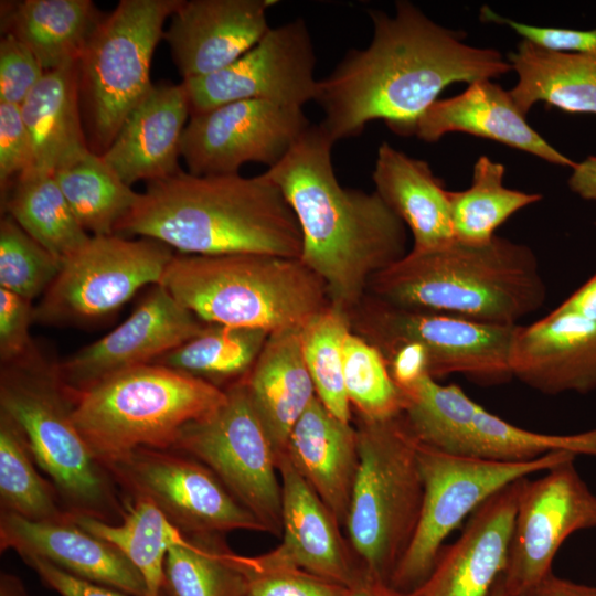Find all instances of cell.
I'll list each match as a JSON object with an SVG mask.
<instances>
[{"instance_id": "ba28073f", "label": "cell", "mask_w": 596, "mask_h": 596, "mask_svg": "<svg viewBox=\"0 0 596 596\" xmlns=\"http://www.w3.org/2000/svg\"><path fill=\"white\" fill-rule=\"evenodd\" d=\"M0 408L20 429L35 464L51 478L66 510L110 522L124 509L106 469L72 416V401L55 365L38 352L2 365Z\"/></svg>"}, {"instance_id": "8992f818", "label": "cell", "mask_w": 596, "mask_h": 596, "mask_svg": "<svg viewBox=\"0 0 596 596\" xmlns=\"http://www.w3.org/2000/svg\"><path fill=\"white\" fill-rule=\"evenodd\" d=\"M225 395L202 379L146 364L68 396L74 423L104 467L138 448H172L181 429L215 409Z\"/></svg>"}, {"instance_id": "74e56055", "label": "cell", "mask_w": 596, "mask_h": 596, "mask_svg": "<svg viewBox=\"0 0 596 596\" xmlns=\"http://www.w3.org/2000/svg\"><path fill=\"white\" fill-rule=\"evenodd\" d=\"M52 175L77 222L92 236L115 234L140 194L93 151Z\"/></svg>"}, {"instance_id": "603a6c76", "label": "cell", "mask_w": 596, "mask_h": 596, "mask_svg": "<svg viewBox=\"0 0 596 596\" xmlns=\"http://www.w3.org/2000/svg\"><path fill=\"white\" fill-rule=\"evenodd\" d=\"M0 546L17 551L21 557H41L72 575L129 595L147 596L138 570L116 547L71 519L39 522L1 511Z\"/></svg>"}, {"instance_id": "3957f363", "label": "cell", "mask_w": 596, "mask_h": 596, "mask_svg": "<svg viewBox=\"0 0 596 596\" xmlns=\"http://www.w3.org/2000/svg\"><path fill=\"white\" fill-rule=\"evenodd\" d=\"M180 254H266L300 259L302 235L281 190L264 173L196 175L179 171L147 183L116 227Z\"/></svg>"}, {"instance_id": "836d02e7", "label": "cell", "mask_w": 596, "mask_h": 596, "mask_svg": "<svg viewBox=\"0 0 596 596\" xmlns=\"http://www.w3.org/2000/svg\"><path fill=\"white\" fill-rule=\"evenodd\" d=\"M10 189L2 198L8 215L62 264L91 238L53 175L30 173Z\"/></svg>"}, {"instance_id": "83f0119b", "label": "cell", "mask_w": 596, "mask_h": 596, "mask_svg": "<svg viewBox=\"0 0 596 596\" xmlns=\"http://www.w3.org/2000/svg\"><path fill=\"white\" fill-rule=\"evenodd\" d=\"M375 192L402 220L413 236V251H429L455 242L449 191L430 166L380 145L372 173Z\"/></svg>"}, {"instance_id": "f1b7e54d", "label": "cell", "mask_w": 596, "mask_h": 596, "mask_svg": "<svg viewBox=\"0 0 596 596\" xmlns=\"http://www.w3.org/2000/svg\"><path fill=\"white\" fill-rule=\"evenodd\" d=\"M78 63L47 71L20 105L34 157L32 173L53 174L89 155L79 116Z\"/></svg>"}, {"instance_id": "d6986e66", "label": "cell", "mask_w": 596, "mask_h": 596, "mask_svg": "<svg viewBox=\"0 0 596 596\" xmlns=\"http://www.w3.org/2000/svg\"><path fill=\"white\" fill-rule=\"evenodd\" d=\"M281 481V542L253 556L263 565L290 566L351 588L365 575L342 525L296 471L286 456L278 459Z\"/></svg>"}, {"instance_id": "277c9868", "label": "cell", "mask_w": 596, "mask_h": 596, "mask_svg": "<svg viewBox=\"0 0 596 596\" xmlns=\"http://www.w3.org/2000/svg\"><path fill=\"white\" fill-rule=\"evenodd\" d=\"M546 290L533 251L496 235L481 246L455 241L411 249L371 279L368 294L402 308L512 327L543 306Z\"/></svg>"}, {"instance_id": "6da1fadb", "label": "cell", "mask_w": 596, "mask_h": 596, "mask_svg": "<svg viewBox=\"0 0 596 596\" xmlns=\"http://www.w3.org/2000/svg\"><path fill=\"white\" fill-rule=\"evenodd\" d=\"M369 14L370 44L349 50L319 81L316 102L324 114L319 125L334 142L359 136L374 120L412 136L445 87L512 71L499 51L467 44L465 33L439 25L408 1H397L394 15Z\"/></svg>"}, {"instance_id": "c3c4849f", "label": "cell", "mask_w": 596, "mask_h": 596, "mask_svg": "<svg viewBox=\"0 0 596 596\" xmlns=\"http://www.w3.org/2000/svg\"><path fill=\"white\" fill-rule=\"evenodd\" d=\"M23 560L61 596H132L72 575L41 557L26 556Z\"/></svg>"}, {"instance_id": "e0dca14e", "label": "cell", "mask_w": 596, "mask_h": 596, "mask_svg": "<svg viewBox=\"0 0 596 596\" xmlns=\"http://www.w3.org/2000/svg\"><path fill=\"white\" fill-rule=\"evenodd\" d=\"M310 126L302 107L237 100L191 115L182 135L181 157L196 175L238 173L247 162L270 168Z\"/></svg>"}, {"instance_id": "bcb514c9", "label": "cell", "mask_w": 596, "mask_h": 596, "mask_svg": "<svg viewBox=\"0 0 596 596\" xmlns=\"http://www.w3.org/2000/svg\"><path fill=\"white\" fill-rule=\"evenodd\" d=\"M32 301L0 288V359L2 365L25 361L39 351L30 327L34 321Z\"/></svg>"}, {"instance_id": "5bb4252c", "label": "cell", "mask_w": 596, "mask_h": 596, "mask_svg": "<svg viewBox=\"0 0 596 596\" xmlns=\"http://www.w3.org/2000/svg\"><path fill=\"white\" fill-rule=\"evenodd\" d=\"M104 468L130 497L149 499L187 534L266 532L205 465L180 450L138 448Z\"/></svg>"}, {"instance_id": "681fc988", "label": "cell", "mask_w": 596, "mask_h": 596, "mask_svg": "<svg viewBox=\"0 0 596 596\" xmlns=\"http://www.w3.org/2000/svg\"><path fill=\"white\" fill-rule=\"evenodd\" d=\"M558 308L596 322V272L573 291Z\"/></svg>"}, {"instance_id": "f546056e", "label": "cell", "mask_w": 596, "mask_h": 596, "mask_svg": "<svg viewBox=\"0 0 596 596\" xmlns=\"http://www.w3.org/2000/svg\"><path fill=\"white\" fill-rule=\"evenodd\" d=\"M2 28L45 72L79 62L102 15L91 0H24L1 6Z\"/></svg>"}, {"instance_id": "f6af8a7d", "label": "cell", "mask_w": 596, "mask_h": 596, "mask_svg": "<svg viewBox=\"0 0 596 596\" xmlns=\"http://www.w3.org/2000/svg\"><path fill=\"white\" fill-rule=\"evenodd\" d=\"M34 171L31 138L20 105L0 103V184L2 194Z\"/></svg>"}, {"instance_id": "7dc6e473", "label": "cell", "mask_w": 596, "mask_h": 596, "mask_svg": "<svg viewBox=\"0 0 596 596\" xmlns=\"http://www.w3.org/2000/svg\"><path fill=\"white\" fill-rule=\"evenodd\" d=\"M44 73L29 47L4 33L0 41V103L21 105Z\"/></svg>"}, {"instance_id": "2e32d148", "label": "cell", "mask_w": 596, "mask_h": 596, "mask_svg": "<svg viewBox=\"0 0 596 596\" xmlns=\"http://www.w3.org/2000/svg\"><path fill=\"white\" fill-rule=\"evenodd\" d=\"M316 54L304 19L270 28L245 54L212 74L183 79L190 116L245 99L302 107L317 99Z\"/></svg>"}, {"instance_id": "f907efd6", "label": "cell", "mask_w": 596, "mask_h": 596, "mask_svg": "<svg viewBox=\"0 0 596 596\" xmlns=\"http://www.w3.org/2000/svg\"><path fill=\"white\" fill-rule=\"evenodd\" d=\"M570 189L584 200L596 202V156H589L572 168Z\"/></svg>"}, {"instance_id": "44dd1931", "label": "cell", "mask_w": 596, "mask_h": 596, "mask_svg": "<svg viewBox=\"0 0 596 596\" xmlns=\"http://www.w3.org/2000/svg\"><path fill=\"white\" fill-rule=\"evenodd\" d=\"M509 366L512 377L543 394L596 391V322L557 307L515 326Z\"/></svg>"}, {"instance_id": "9a60e30c", "label": "cell", "mask_w": 596, "mask_h": 596, "mask_svg": "<svg viewBox=\"0 0 596 596\" xmlns=\"http://www.w3.org/2000/svg\"><path fill=\"white\" fill-rule=\"evenodd\" d=\"M575 459L524 483L502 573L510 596H533L553 572V560L567 538L596 528V494L581 477Z\"/></svg>"}, {"instance_id": "8fae6325", "label": "cell", "mask_w": 596, "mask_h": 596, "mask_svg": "<svg viewBox=\"0 0 596 596\" xmlns=\"http://www.w3.org/2000/svg\"><path fill=\"white\" fill-rule=\"evenodd\" d=\"M577 457L555 451L534 460L504 462L444 453L418 444L424 499L414 538L390 585L412 592L432 572L445 539L482 502L507 485Z\"/></svg>"}, {"instance_id": "60d3db41", "label": "cell", "mask_w": 596, "mask_h": 596, "mask_svg": "<svg viewBox=\"0 0 596 596\" xmlns=\"http://www.w3.org/2000/svg\"><path fill=\"white\" fill-rule=\"evenodd\" d=\"M351 331L348 313L331 305L313 316L300 330L304 360L316 394L343 422H352L343 379V343Z\"/></svg>"}, {"instance_id": "8d00e7d4", "label": "cell", "mask_w": 596, "mask_h": 596, "mask_svg": "<svg viewBox=\"0 0 596 596\" xmlns=\"http://www.w3.org/2000/svg\"><path fill=\"white\" fill-rule=\"evenodd\" d=\"M403 419L418 444L453 455L468 456L478 403L458 385H441L424 374L402 390Z\"/></svg>"}, {"instance_id": "f5cc1de1", "label": "cell", "mask_w": 596, "mask_h": 596, "mask_svg": "<svg viewBox=\"0 0 596 596\" xmlns=\"http://www.w3.org/2000/svg\"><path fill=\"white\" fill-rule=\"evenodd\" d=\"M347 596H417L414 590L401 592L387 582L364 575L354 586L349 589Z\"/></svg>"}, {"instance_id": "d590c367", "label": "cell", "mask_w": 596, "mask_h": 596, "mask_svg": "<svg viewBox=\"0 0 596 596\" xmlns=\"http://www.w3.org/2000/svg\"><path fill=\"white\" fill-rule=\"evenodd\" d=\"M502 163L481 156L473 164L471 185L449 191L450 220L456 242L481 246L496 237V230L518 211L541 200L540 194L503 184Z\"/></svg>"}, {"instance_id": "52a82bcc", "label": "cell", "mask_w": 596, "mask_h": 596, "mask_svg": "<svg viewBox=\"0 0 596 596\" xmlns=\"http://www.w3.org/2000/svg\"><path fill=\"white\" fill-rule=\"evenodd\" d=\"M360 464L345 522L361 568L390 584L416 532L424 499L418 441L402 414L358 419Z\"/></svg>"}, {"instance_id": "7402d4cb", "label": "cell", "mask_w": 596, "mask_h": 596, "mask_svg": "<svg viewBox=\"0 0 596 596\" xmlns=\"http://www.w3.org/2000/svg\"><path fill=\"white\" fill-rule=\"evenodd\" d=\"M273 0H190L180 3L163 38L183 79L230 65L270 29Z\"/></svg>"}, {"instance_id": "11a10c76", "label": "cell", "mask_w": 596, "mask_h": 596, "mask_svg": "<svg viewBox=\"0 0 596 596\" xmlns=\"http://www.w3.org/2000/svg\"><path fill=\"white\" fill-rule=\"evenodd\" d=\"M489 596H510V594L505 589L502 574L496 581Z\"/></svg>"}, {"instance_id": "7bdbcfd3", "label": "cell", "mask_w": 596, "mask_h": 596, "mask_svg": "<svg viewBox=\"0 0 596 596\" xmlns=\"http://www.w3.org/2000/svg\"><path fill=\"white\" fill-rule=\"evenodd\" d=\"M62 262L9 215L0 222V287L33 300L52 285Z\"/></svg>"}, {"instance_id": "ac0fdd59", "label": "cell", "mask_w": 596, "mask_h": 596, "mask_svg": "<svg viewBox=\"0 0 596 596\" xmlns=\"http://www.w3.org/2000/svg\"><path fill=\"white\" fill-rule=\"evenodd\" d=\"M206 326L158 284L123 323L56 364L55 371L67 394L74 395L114 374L153 363Z\"/></svg>"}, {"instance_id": "5b68a950", "label": "cell", "mask_w": 596, "mask_h": 596, "mask_svg": "<svg viewBox=\"0 0 596 596\" xmlns=\"http://www.w3.org/2000/svg\"><path fill=\"white\" fill-rule=\"evenodd\" d=\"M205 323L275 331L302 328L330 306L300 259L266 254H175L160 281Z\"/></svg>"}, {"instance_id": "f35d334b", "label": "cell", "mask_w": 596, "mask_h": 596, "mask_svg": "<svg viewBox=\"0 0 596 596\" xmlns=\"http://www.w3.org/2000/svg\"><path fill=\"white\" fill-rule=\"evenodd\" d=\"M34 462L18 426L0 412L2 511L12 512L31 521H68L71 513L60 507L55 487L40 476Z\"/></svg>"}, {"instance_id": "7a4b0ae2", "label": "cell", "mask_w": 596, "mask_h": 596, "mask_svg": "<svg viewBox=\"0 0 596 596\" xmlns=\"http://www.w3.org/2000/svg\"><path fill=\"white\" fill-rule=\"evenodd\" d=\"M333 143L320 125H311L264 174L297 217L300 260L324 283L330 305L349 315L371 279L407 254L408 230L375 191L339 183Z\"/></svg>"}, {"instance_id": "ffe728a7", "label": "cell", "mask_w": 596, "mask_h": 596, "mask_svg": "<svg viewBox=\"0 0 596 596\" xmlns=\"http://www.w3.org/2000/svg\"><path fill=\"white\" fill-rule=\"evenodd\" d=\"M528 477L482 502L460 536L444 545L417 596H489L504 572L519 499Z\"/></svg>"}, {"instance_id": "4fadbf2b", "label": "cell", "mask_w": 596, "mask_h": 596, "mask_svg": "<svg viewBox=\"0 0 596 596\" xmlns=\"http://www.w3.org/2000/svg\"><path fill=\"white\" fill-rule=\"evenodd\" d=\"M174 255L168 245L147 237L91 236L63 262L34 309V321L67 324L103 318L140 288L160 284Z\"/></svg>"}, {"instance_id": "d6a6232c", "label": "cell", "mask_w": 596, "mask_h": 596, "mask_svg": "<svg viewBox=\"0 0 596 596\" xmlns=\"http://www.w3.org/2000/svg\"><path fill=\"white\" fill-rule=\"evenodd\" d=\"M269 334L260 329L207 323L200 334L151 364L167 366L225 390L247 375Z\"/></svg>"}, {"instance_id": "7c38bea8", "label": "cell", "mask_w": 596, "mask_h": 596, "mask_svg": "<svg viewBox=\"0 0 596 596\" xmlns=\"http://www.w3.org/2000/svg\"><path fill=\"white\" fill-rule=\"evenodd\" d=\"M211 413L185 425L172 449L205 465L265 528L281 534V481L274 447L243 379L225 389Z\"/></svg>"}, {"instance_id": "db71d44e", "label": "cell", "mask_w": 596, "mask_h": 596, "mask_svg": "<svg viewBox=\"0 0 596 596\" xmlns=\"http://www.w3.org/2000/svg\"><path fill=\"white\" fill-rule=\"evenodd\" d=\"M0 596H25L21 582L14 576L2 574Z\"/></svg>"}, {"instance_id": "ee69618b", "label": "cell", "mask_w": 596, "mask_h": 596, "mask_svg": "<svg viewBox=\"0 0 596 596\" xmlns=\"http://www.w3.org/2000/svg\"><path fill=\"white\" fill-rule=\"evenodd\" d=\"M241 562L248 578L246 596H347L350 589L297 567L263 565L244 555Z\"/></svg>"}, {"instance_id": "30bf717a", "label": "cell", "mask_w": 596, "mask_h": 596, "mask_svg": "<svg viewBox=\"0 0 596 596\" xmlns=\"http://www.w3.org/2000/svg\"><path fill=\"white\" fill-rule=\"evenodd\" d=\"M348 316L352 332L382 355L409 349L435 380L458 373L481 385H499L513 379L509 350L515 326L402 308L369 294Z\"/></svg>"}, {"instance_id": "4dcf8cb0", "label": "cell", "mask_w": 596, "mask_h": 596, "mask_svg": "<svg viewBox=\"0 0 596 596\" xmlns=\"http://www.w3.org/2000/svg\"><path fill=\"white\" fill-rule=\"evenodd\" d=\"M509 63L518 75L509 93L524 116L536 103L596 115V57L551 51L522 40Z\"/></svg>"}, {"instance_id": "4316f807", "label": "cell", "mask_w": 596, "mask_h": 596, "mask_svg": "<svg viewBox=\"0 0 596 596\" xmlns=\"http://www.w3.org/2000/svg\"><path fill=\"white\" fill-rule=\"evenodd\" d=\"M300 330L292 328L270 333L243 379L249 402L277 459L285 455L292 427L317 396L304 360Z\"/></svg>"}, {"instance_id": "cb8c5ba5", "label": "cell", "mask_w": 596, "mask_h": 596, "mask_svg": "<svg viewBox=\"0 0 596 596\" xmlns=\"http://www.w3.org/2000/svg\"><path fill=\"white\" fill-rule=\"evenodd\" d=\"M448 132L491 139L553 164L573 168L576 163L536 132L509 91L492 79L473 82L457 96L437 99L418 118L413 135L434 142Z\"/></svg>"}, {"instance_id": "b9f144b4", "label": "cell", "mask_w": 596, "mask_h": 596, "mask_svg": "<svg viewBox=\"0 0 596 596\" xmlns=\"http://www.w3.org/2000/svg\"><path fill=\"white\" fill-rule=\"evenodd\" d=\"M343 379L358 419L383 421L403 413L405 395L393 380L384 356L352 330L343 343Z\"/></svg>"}, {"instance_id": "d4e9b609", "label": "cell", "mask_w": 596, "mask_h": 596, "mask_svg": "<svg viewBox=\"0 0 596 596\" xmlns=\"http://www.w3.org/2000/svg\"><path fill=\"white\" fill-rule=\"evenodd\" d=\"M189 115L183 83L153 85L102 158L130 187L171 177L180 171L178 158Z\"/></svg>"}, {"instance_id": "e575fe53", "label": "cell", "mask_w": 596, "mask_h": 596, "mask_svg": "<svg viewBox=\"0 0 596 596\" xmlns=\"http://www.w3.org/2000/svg\"><path fill=\"white\" fill-rule=\"evenodd\" d=\"M222 538L184 533L167 553L163 590L169 596H246L241 555Z\"/></svg>"}, {"instance_id": "484cf974", "label": "cell", "mask_w": 596, "mask_h": 596, "mask_svg": "<svg viewBox=\"0 0 596 596\" xmlns=\"http://www.w3.org/2000/svg\"><path fill=\"white\" fill-rule=\"evenodd\" d=\"M284 456L344 528L360 464L356 427L316 396L292 427Z\"/></svg>"}, {"instance_id": "ab89813d", "label": "cell", "mask_w": 596, "mask_h": 596, "mask_svg": "<svg viewBox=\"0 0 596 596\" xmlns=\"http://www.w3.org/2000/svg\"><path fill=\"white\" fill-rule=\"evenodd\" d=\"M555 451L596 456V428L567 435L532 432L487 411L476 408L468 445V456L523 462Z\"/></svg>"}, {"instance_id": "9c48e42d", "label": "cell", "mask_w": 596, "mask_h": 596, "mask_svg": "<svg viewBox=\"0 0 596 596\" xmlns=\"http://www.w3.org/2000/svg\"><path fill=\"white\" fill-rule=\"evenodd\" d=\"M182 0H121L103 17L78 62L91 138L102 156L153 84L150 64L163 24Z\"/></svg>"}, {"instance_id": "1f68e13d", "label": "cell", "mask_w": 596, "mask_h": 596, "mask_svg": "<svg viewBox=\"0 0 596 596\" xmlns=\"http://www.w3.org/2000/svg\"><path fill=\"white\" fill-rule=\"evenodd\" d=\"M121 519L114 523L71 513L76 525L116 547L138 570L147 596H162L167 553L183 539L184 532L145 497H131Z\"/></svg>"}, {"instance_id": "816d5d0a", "label": "cell", "mask_w": 596, "mask_h": 596, "mask_svg": "<svg viewBox=\"0 0 596 596\" xmlns=\"http://www.w3.org/2000/svg\"><path fill=\"white\" fill-rule=\"evenodd\" d=\"M533 596H596V586L563 578L552 572Z\"/></svg>"}]
</instances>
